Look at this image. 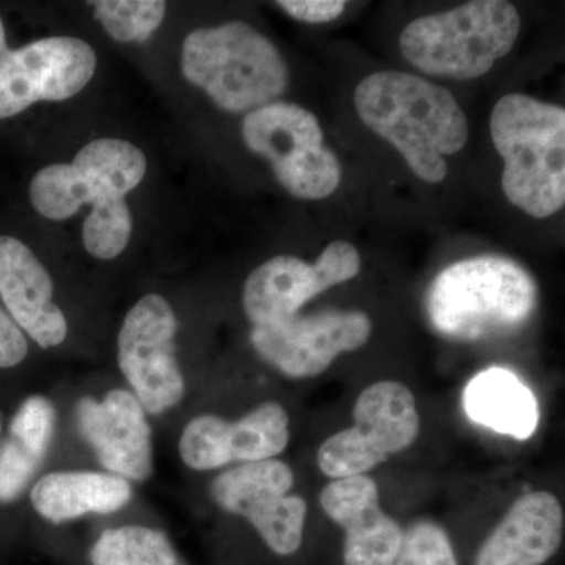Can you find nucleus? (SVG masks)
I'll use <instances>...</instances> for the list:
<instances>
[{
    "label": "nucleus",
    "mask_w": 565,
    "mask_h": 565,
    "mask_svg": "<svg viewBox=\"0 0 565 565\" xmlns=\"http://www.w3.org/2000/svg\"><path fill=\"white\" fill-rule=\"evenodd\" d=\"M147 173V158L125 140L99 139L85 145L73 163L44 167L31 182V202L51 221L73 217L92 206L82 226L85 250L98 259L121 255L131 239L132 215L126 195Z\"/></svg>",
    "instance_id": "f257e3e1"
},
{
    "label": "nucleus",
    "mask_w": 565,
    "mask_h": 565,
    "mask_svg": "<svg viewBox=\"0 0 565 565\" xmlns=\"http://www.w3.org/2000/svg\"><path fill=\"white\" fill-rule=\"evenodd\" d=\"M353 102L364 125L390 141L412 172L430 184L445 180V156L467 145L468 120L455 96L414 74H371L360 82Z\"/></svg>",
    "instance_id": "f03ea898"
},
{
    "label": "nucleus",
    "mask_w": 565,
    "mask_h": 565,
    "mask_svg": "<svg viewBox=\"0 0 565 565\" xmlns=\"http://www.w3.org/2000/svg\"><path fill=\"white\" fill-rule=\"evenodd\" d=\"M537 307V285L504 256L462 259L441 270L426 294V315L446 340L476 343L516 332Z\"/></svg>",
    "instance_id": "7ed1b4c3"
},
{
    "label": "nucleus",
    "mask_w": 565,
    "mask_h": 565,
    "mask_svg": "<svg viewBox=\"0 0 565 565\" xmlns=\"http://www.w3.org/2000/svg\"><path fill=\"white\" fill-rule=\"evenodd\" d=\"M490 134L503 156L509 202L535 218L555 215L565 203V110L512 93L497 104Z\"/></svg>",
    "instance_id": "20e7f679"
},
{
    "label": "nucleus",
    "mask_w": 565,
    "mask_h": 565,
    "mask_svg": "<svg viewBox=\"0 0 565 565\" xmlns=\"http://www.w3.org/2000/svg\"><path fill=\"white\" fill-rule=\"evenodd\" d=\"M181 68L185 79L230 114H250L277 103L289 82L280 51L243 21L189 33Z\"/></svg>",
    "instance_id": "39448f33"
},
{
    "label": "nucleus",
    "mask_w": 565,
    "mask_h": 565,
    "mask_svg": "<svg viewBox=\"0 0 565 565\" xmlns=\"http://www.w3.org/2000/svg\"><path fill=\"white\" fill-rule=\"evenodd\" d=\"M519 11L503 0H476L418 18L404 29L401 52L430 76L471 81L484 76L519 39Z\"/></svg>",
    "instance_id": "423d86ee"
},
{
    "label": "nucleus",
    "mask_w": 565,
    "mask_h": 565,
    "mask_svg": "<svg viewBox=\"0 0 565 565\" xmlns=\"http://www.w3.org/2000/svg\"><path fill=\"white\" fill-rule=\"evenodd\" d=\"M243 139L296 199L323 200L340 185V161L323 145L318 118L299 104L277 102L245 115Z\"/></svg>",
    "instance_id": "0eeeda50"
},
{
    "label": "nucleus",
    "mask_w": 565,
    "mask_h": 565,
    "mask_svg": "<svg viewBox=\"0 0 565 565\" xmlns=\"http://www.w3.org/2000/svg\"><path fill=\"white\" fill-rule=\"evenodd\" d=\"M353 426L327 438L318 449V467L332 479L374 470L399 455L419 435L414 393L401 382L384 381L364 388L353 404Z\"/></svg>",
    "instance_id": "6e6552de"
},
{
    "label": "nucleus",
    "mask_w": 565,
    "mask_h": 565,
    "mask_svg": "<svg viewBox=\"0 0 565 565\" xmlns=\"http://www.w3.org/2000/svg\"><path fill=\"white\" fill-rule=\"evenodd\" d=\"M294 473L288 463L267 459L241 463L212 481L215 503L230 514L244 516L278 556H291L303 542L308 505L288 494Z\"/></svg>",
    "instance_id": "1a4fd4ad"
},
{
    "label": "nucleus",
    "mask_w": 565,
    "mask_h": 565,
    "mask_svg": "<svg viewBox=\"0 0 565 565\" xmlns=\"http://www.w3.org/2000/svg\"><path fill=\"white\" fill-rule=\"evenodd\" d=\"M178 321L159 294L134 305L118 334V363L143 411L162 414L184 396V379L174 355Z\"/></svg>",
    "instance_id": "9d476101"
},
{
    "label": "nucleus",
    "mask_w": 565,
    "mask_h": 565,
    "mask_svg": "<svg viewBox=\"0 0 565 565\" xmlns=\"http://www.w3.org/2000/svg\"><path fill=\"white\" fill-rule=\"evenodd\" d=\"M373 323L362 311H321L253 326V349L278 373L311 379L329 370L341 353L359 351L370 340Z\"/></svg>",
    "instance_id": "9b49d317"
},
{
    "label": "nucleus",
    "mask_w": 565,
    "mask_h": 565,
    "mask_svg": "<svg viewBox=\"0 0 565 565\" xmlns=\"http://www.w3.org/2000/svg\"><path fill=\"white\" fill-rule=\"evenodd\" d=\"M87 41L51 36L0 54V120L40 102H65L84 90L96 70Z\"/></svg>",
    "instance_id": "f8f14e48"
},
{
    "label": "nucleus",
    "mask_w": 565,
    "mask_h": 565,
    "mask_svg": "<svg viewBox=\"0 0 565 565\" xmlns=\"http://www.w3.org/2000/svg\"><path fill=\"white\" fill-rule=\"evenodd\" d=\"M360 269V253L344 241L327 245L315 264L296 256H275L245 281V315L253 326L292 318L319 294L355 278Z\"/></svg>",
    "instance_id": "ddd939ff"
},
{
    "label": "nucleus",
    "mask_w": 565,
    "mask_h": 565,
    "mask_svg": "<svg viewBox=\"0 0 565 565\" xmlns=\"http://www.w3.org/2000/svg\"><path fill=\"white\" fill-rule=\"evenodd\" d=\"M289 444V416L277 403H264L237 422L202 415L185 426L180 441L182 460L196 471L233 462L274 459Z\"/></svg>",
    "instance_id": "4468645a"
},
{
    "label": "nucleus",
    "mask_w": 565,
    "mask_h": 565,
    "mask_svg": "<svg viewBox=\"0 0 565 565\" xmlns=\"http://www.w3.org/2000/svg\"><path fill=\"white\" fill-rule=\"evenodd\" d=\"M326 515L344 531V565H392L404 530L381 508V494L366 475L333 479L319 498Z\"/></svg>",
    "instance_id": "2eb2a0df"
},
{
    "label": "nucleus",
    "mask_w": 565,
    "mask_h": 565,
    "mask_svg": "<svg viewBox=\"0 0 565 565\" xmlns=\"http://www.w3.org/2000/svg\"><path fill=\"white\" fill-rule=\"evenodd\" d=\"M77 422L99 462L120 478L145 481L152 471L151 429L143 407L132 393L114 390L103 403L85 397Z\"/></svg>",
    "instance_id": "dca6fc26"
},
{
    "label": "nucleus",
    "mask_w": 565,
    "mask_h": 565,
    "mask_svg": "<svg viewBox=\"0 0 565 565\" xmlns=\"http://www.w3.org/2000/svg\"><path fill=\"white\" fill-rule=\"evenodd\" d=\"M0 297L14 323L41 348L66 340L68 323L54 303V282L28 245L0 236Z\"/></svg>",
    "instance_id": "f3484780"
},
{
    "label": "nucleus",
    "mask_w": 565,
    "mask_h": 565,
    "mask_svg": "<svg viewBox=\"0 0 565 565\" xmlns=\"http://www.w3.org/2000/svg\"><path fill=\"white\" fill-rule=\"evenodd\" d=\"M564 523L555 494H523L479 546L476 565H544L563 544Z\"/></svg>",
    "instance_id": "a211bd4d"
},
{
    "label": "nucleus",
    "mask_w": 565,
    "mask_h": 565,
    "mask_svg": "<svg viewBox=\"0 0 565 565\" xmlns=\"http://www.w3.org/2000/svg\"><path fill=\"white\" fill-rule=\"evenodd\" d=\"M463 407L470 419L494 433L526 440L539 424V404L530 386L504 367L476 374L463 392Z\"/></svg>",
    "instance_id": "6ab92c4d"
},
{
    "label": "nucleus",
    "mask_w": 565,
    "mask_h": 565,
    "mask_svg": "<svg viewBox=\"0 0 565 565\" xmlns=\"http://www.w3.org/2000/svg\"><path fill=\"white\" fill-rule=\"evenodd\" d=\"M132 489L125 478L93 471H68L41 478L32 490V504L52 523L85 514H111L128 503Z\"/></svg>",
    "instance_id": "aec40b11"
},
{
    "label": "nucleus",
    "mask_w": 565,
    "mask_h": 565,
    "mask_svg": "<svg viewBox=\"0 0 565 565\" xmlns=\"http://www.w3.org/2000/svg\"><path fill=\"white\" fill-rule=\"evenodd\" d=\"M54 408L43 396L21 405L10 424L9 440L0 448V503H10L43 462L54 434Z\"/></svg>",
    "instance_id": "412c9836"
},
{
    "label": "nucleus",
    "mask_w": 565,
    "mask_h": 565,
    "mask_svg": "<svg viewBox=\"0 0 565 565\" xmlns=\"http://www.w3.org/2000/svg\"><path fill=\"white\" fill-rule=\"evenodd\" d=\"M93 565H181L172 542L161 531L122 526L104 531L92 548Z\"/></svg>",
    "instance_id": "4be33fe9"
},
{
    "label": "nucleus",
    "mask_w": 565,
    "mask_h": 565,
    "mask_svg": "<svg viewBox=\"0 0 565 565\" xmlns=\"http://www.w3.org/2000/svg\"><path fill=\"white\" fill-rule=\"evenodd\" d=\"M95 18L111 39L120 43H145L154 35L166 17L162 0H102L92 2Z\"/></svg>",
    "instance_id": "5701e85b"
},
{
    "label": "nucleus",
    "mask_w": 565,
    "mask_h": 565,
    "mask_svg": "<svg viewBox=\"0 0 565 565\" xmlns=\"http://www.w3.org/2000/svg\"><path fill=\"white\" fill-rule=\"evenodd\" d=\"M392 565H459L449 535L438 523L416 522L403 534Z\"/></svg>",
    "instance_id": "b1692460"
},
{
    "label": "nucleus",
    "mask_w": 565,
    "mask_h": 565,
    "mask_svg": "<svg viewBox=\"0 0 565 565\" xmlns=\"http://www.w3.org/2000/svg\"><path fill=\"white\" fill-rule=\"evenodd\" d=\"M278 6L297 21L308 24L337 20L345 9L344 0H281Z\"/></svg>",
    "instance_id": "393cba45"
},
{
    "label": "nucleus",
    "mask_w": 565,
    "mask_h": 565,
    "mask_svg": "<svg viewBox=\"0 0 565 565\" xmlns=\"http://www.w3.org/2000/svg\"><path fill=\"white\" fill-rule=\"evenodd\" d=\"M29 344L20 327L0 308V370L17 366L28 356Z\"/></svg>",
    "instance_id": "a878e982"
},
{
    "label": "nucleus",
    "mask_w": 565,
    "mask_h": 565,
    "mask_svg": "<svg viewBox=\"0 0 565 565\" xmlns=\"http://www.w3.org/2000/svg\"><path fill=\"white\" fill-rule=\"evenodd\" d=\"M9 43H7L6 28H3L2 18H0V54L9 50Z\"/></svg>",
    "instance_id": "bb28decb"
}]
</instances>
